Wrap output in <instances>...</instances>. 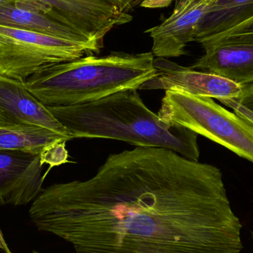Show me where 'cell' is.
Returning <instances> with one entry per match:
<instances>
[{"label": "cell", "mask_w": 253, "mask_h": 253, "mask_svg": "<svg viewBox=\"0 0 253 253\" xmlns=\"http://www.w3.org/2000/svg\"><path fill=\"white\" fill-rule=\"evenodd\" d=\"M34 227L76 253H241L219 168L160 147L110 155L89 179L42 189Z\"/></svg>", "instance_id": "obj_1"}, {"label": "cell", "mask_w": 253, "mask_h": 253, "mask_svg": "<svg viewBox=\"0 0 253 253\" xmlns=\"http://www.w3.org/2000/svg\"><path fill=\"white\" fill-rule=\"evenodd\" d=\"M74 138H109L141 147H160L199 162L198 134L169 124L150 111L137 89L118 92L91 103L47 107Z\"/></svg>", "instance_id": "obj_2"}, {"label": "cell", "mask_w": 253, "mask_h": 253, "mask_svg": "<svg viewBox=\"0 0 253 253\" xmlns=\"http://www.w3.org/2000/svg\"><path fill=\"white\" fill-rule=\"evenodd\" d=\"M154 60L152 52L87 55L44 68L24 82L45 106L84 105L129 89L138 90L156 77Z\"/></svg>", "instance_id": "obj_3"}, {"label": "cell", "mask_w": 253, "mask_h": 253, "mask_svg": "<svg viewBox=\"0 0 253 253\" xmlns=\"http://www.w3.org/2000/svg\"><path fill=\"white\" fill-rule=\"evenodd\" d=\"M158 116L224 146L253 163V125L212 98L166 90Z\"/></svg>", "instance_id": "obj_4"}, {"label": "cell", "mask_w": 253, "mask_h": 253, "mask_svg": "<svg viewBox=\"0 0 253 253\" xmlns=\"http://www.w3.org/2000/svg\"><path fill=\"white\" fill-rule=\"evenodd\" d=\"M87 44L0 25V74L25 81L44 68L93 55Z\"/></svg>", "instance_id": "obj_5"}, {"label": "cell", "mask_w": 253, "mask_h": 253, "mask_svg": "<svg viewBox=\"0 0 253 253\" xmlns=\"http://www.w3.org/2000/svg\"><path fill=\"white\" fill-rule=\"evenodd\" d=\"M14 3L67 25L102 46L110 31L132 19L110 0H15Z\"/></svg>", "instance_id": "obj_6"}, {"label": "cell", "mask_w": 253, "mask_h": 253, "mask_svg": "<svg viewBox=\"0 0 253 253\" xmlns=\"http://www.w3.org/2000/svg\"><path fill=\"white\" fill-rule=\"evenodd\" d=\"M154 65L156 77L144 83L138 90L184 92L219 101L236 99L242 93V86L221 76L181 66L165 58L155 59Z\"/></svg>", "instance_id": "obj_7"}, {"label": "cell", "mask_w": 253, "mask_h": 253, "mask_svg": "<svg viewBox=\"0 0 253 253\" xmlns=\"http://www.w3.org/2000/svg\"><path fill=\"white\" fill-rule=\"evenodd\" d=\"M205 53L189 68L221 76L239 85L253 83V34H236L199 42Z\"/></svg>", "instance_id": "obj_8"}, {"label": "cell", "mask_w": 253, "mask_h": 253, "mask_svg": "<svg viewBox=\"0 0 253 253\" xmlns=\"http://www.w3.org/2000/svg\"><path fill=\"white\" fill-rule=\"evenodd\" d=\"M218 0H177L172 14L145 31L153 40L156 58L179 57L189 43L196 41L201 24Z\"/></svg>", "instance_id": "obj_9"}, {"label": "cell", "mask_w": 253, "mask_h": 253, "mask_svg": "<svg viewBox=\"0 0 253 253\" xmlns=\"http://www.w3.org/2000/svg\"><path fill=\"white\" fill-rule=\"evenodd\" d=\"M42 166L40 155L0 149V205L34 202L42 190Z\"/></svg>", "instance_id": "obj_10"}, {"label": "cell", "mask_w": 253, "mask_h": 253, "mask_svg": "<svg viewBox=\"0 0 253 253\" xmlns=\"http://www.w3.org/2000/svg\"><path fill=\"white\" fill-rule=\"evenodd\" d=\"M0 126L47 128L73 139L65 127L27 88L25 82L0 74Z\"/></svg>", "instance_id": "obj_11"}, {"label": "cell", "mask_w": 253, "mask_h": 253, "mask_svg": "<svg viewBox=\"0 0 253 253\" xmlns=\"http://www.w3.org/2000/svg\"><path fill=\"white\" fill-rule=\"evenodd\" d=\"M0 25L87 44L99 53L103 46L82 33L39 12L16 5L14 1L0 4Z\"/></svg>", "instance_id": "obj_12"}, {"label": "cell", "mask_w": 253, "mask_h": 253, "mask_svg": "<svg viewBox=\"0 0 253 253\" xmlns=\"http://www.w3.org/2000/svg\"><path fill=\"white\" fill-rule=\"evenodd\" d=\"M253 17V0H218L201 24L196 41L224 35Z\"/></svg>", "instance_id": "obj_13"}, {"label": "cell", "mask_w": 253, "mask_h": 253, "mask_svg": "<svg viewBox=\"0 0 253 253\" xmlns=\"http://www.w3.org/2000/svg\"><path fill=\"white\" fill-rule=\"evenodd\" d=\"M62 134L32 126H0V149L40 155L49 146L69 141Z\"/></svg>", "instance_id": "obj_14"}, {"label": "cell", "mask_w": 253, "mask_h": 253, "mask_svg": "<svg viewBox=\"0 0 253 253\" xmlns=\"http://www.w3.org/2000/svg\"><path fill=\"white\" fill-rule=\"evenodd\" d=\"M220 102L253 125V83L243 86L242 93L237 99H224Z\"/></svg>", "instance_id": "obj_15"}, {"label": "cell", "mask_w": 253, "mask_h": 253, "mask_svg": "<svg viewBox=\"0 0 253 253\" xmlns=\"http://www.w3.org/2000/svg\"><path fill=\"white\" fill-rule=\"evenodd\" d=\"M66 142L65 141H60L47 147L40 156L42 165L47 164L50 165V169L53 167L68 163L69 156L66 149Z\"/></svg>", "instance_id": "obj_16"}, {"label": "cell", "mask_w": 253, "mask_h": 253, "mask_svg": "<svg viewBox=\"0 0 253 253\" xmlns=\"http://www.w3.org/2000/svg\"><path fill=\"white\" fill-rule=\"evenodd\" d=\"M253 34V17L252 18V19H249V20L247 21V22L241 24V25H239V26L236 27V28H233V29H232L231 31H229V32H227V34H224V35L222 36H220V37H215V38L213 39H216L218 38V37H224V36L236 35V34ZM213 39H210V40H213ZM203 41H205V40H203Z\"/></svg>", "instance_id": "obj_17"}, {"label": "cell", "mask_w": 253, "mask_h": 253, "mask_svg": "<svg viewBox=\"0 0 253 253\" xmlns=\"http://www.w3.org/2000/svg\"><path fill=\"white\" fill-rule=\"evenodd\" d=\"M110 1H112L122 10L127 13L131 8H132V7L138 4L137 0H110Z\"/></svg>", "instance_id": "obj_18"}, {"label": "cell", "mask_w": 253, "mask_h": 253, "mask_svg": "<svg viewBox=\"0 0 253 253\" xmlns=\"http://www.w3.org/2000/svg\"><path fill=\"white\" fill-rule=\"evenodd\" d=\"M0 251L4 253H12L11 251L9 249L5 240H4V236L1 233V230H0Z\"/></svg>", "instance_id": "obj_19"}, {"label": "cell", "mask_w": 253, "mask_h": 253, "mask_svg": "<svg viewBox=\"0 0 253 253\" xmlns=\"http://www.w3.org/2000/svg\"><path fill=\"white\" fill-rule=\"evenodd\" d=\"M15 0H0V4H3V3L9 2V1H13Z\"/></svg>", "instance_id": "obj_20"}, {"label": "cell", "mask_w": 253, "mask_h": 253, "mask_svg": "<svg viewBox=\"0 0 253 253\" xmlns=\"http://www.w3.org/2000/svg\"><path fill=\"white\" fill-rule=\"evenodd\" d=\"M31 253H40L37 252V251H33V252Z\"/></svg>", "instance_id": "obj_21"}, {"label": "cell", "mask_w": 253, "mask_h": 253, "mask_svg": "<svg viewBox=\"0 0 253 253\" xmlns=\"http://www.w3.org/2000/svg\"><path fill=\"white\" fill-rule=\"evenodd\" d=\"M141 1V0H137V2L138 3V1ZM142 1H144V0H142Z\"/></svg>", "instance_id": "obj_22"}]
</instances>
